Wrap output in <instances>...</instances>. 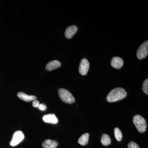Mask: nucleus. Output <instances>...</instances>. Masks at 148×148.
Returning a JSON list of instances; mask_svg holds the SVG:
<instances>
[{
    "label": "nucleus",
    "instance_id": "obj_1",
    "mask_svg": "<svg viewBox=\"0 0 148 148\" xmlns=\"http://www.w3.org/2000/svg\"><path fill=\"white\" fill-rule=\"evenodd\" d=\"M127 92L123 88H116L111 90L107 95V101L110 103L116 102L125 98Z\"/></svg>",
    "mask_w": 148,
    "mask_h": 148
},
{
    "label": "nucleus",
    "instance_id": "obj_2",
    "mask_svg": "<svg viewBox=\"0 0 148 148\" xmlns=\"http://www.w3.org/2000/svg\"><path fill=\"white\" fill-rule=\"evenodd\" d=\"M133 123L139 132L143 133L145 131L147 128L145 120L140 115H136L133 118Z\"/></svg>",
    "mask_w": 148,
    "mask_h": 148
},
{
    "label": "nucleus",
    "instance_id": "obj_3",
    "mask_svg": "<svg viewBox=\"0 0 148 148\" xmlns=\"http://www.w3.org/2000/svg\"><path fill=\"white\" fill-rule=\"evenodd\" d=\"M58 95L60 99L64 103L71 104L75 102V99L71 92L64 88L58 90Z\"/></svg>",
    "mask_w": 148,
    "mask_h": 148
},
{
    "label": "nucleus",
    "instance_id": "obj_4",
    "mask_svg": "<svg viewBox=\"0 0 148 148\" xmlns=\"http://www.w3.org/2000/svg\"><path fill=\"white\" fill-rule=\"evenodd\" d=\"M148 53V42L146 41L139 47L137 52V56L138 59H142L146 58Z\"/></svg>",
    "mask_w": 148,
    "mask_h": 148
},
{
    "label": "nucleus",
    "instance_id": "obj_5",
    "mask_svg": "<svg viewBox=\"0 0 148 148\" xmlns=\"http://www.w3.org/2000/svg\"><path fill=\"white\" fill-rule=\"evenodd\" d=\"M24 139V135L23 132L20 130H18L14 133L12 140L11 141L10 145L14 147L21 143Z\"/></svg>",
    "mask_w": 148,
    "mask_h": 148
},
{
    "label": "nucleus",
    "instance_id": "obj_6",
    "mask_svg": "<svg viewBox=\"0 0 148 148\" xmlns=\"http://www.w3.org/2000/svg\"><path fill=\"white\" fill-rule=\"evenodd\" d=\"M89 62L86 58H83L80 63L79 71L82 75H85L87 74L89 69Z\"/></svg>",
    "mask_w": 148,
    "mask_h": 148
},
{
    "label": "nucleus",
    "instance_id": "obj_7",
    "mask_svg": "<svg viewBox=\"0 0 148 148\" xmlns=\"http://www.w3.org/2000/svg\"><path fill=\"white\" fill-rule=\"evenodd\" d=\"M123 60L119 57H114L111 60V66L115 69H120L123 66Z\"/></svg>",
    "mask_w": 148,
    "mask_h": 148
},
{
    "label": "nucleus",
    "instance_id": "obj_8",
    "mask_svg": "<svg viewBox=\"0 0 148 148\" xmlns=\"http://www.w3.org/2000/svg\"><path fill=\"white\" fill-rule=\"evenodd\" d=\"M43 121L47 123L56 124L58 122V119L56 116L53 114L45 115L42 117Z\"/></svg>",
    "mask_w": 148,
    "mask_h": 148
},
{
    "label": "nucleus",
    "instance_id": "obj_9",
    "mask_svg": "<svg viewBox=\"0 0 148 148\" xmlns=\"http://www.w3.org/2000/svg\"><path fill=\"white\" fill-rule=\"evenodd\" d=\"M17 95L19 99L25 102H31V101L36 100L37 99V97L35 95H28L26 93L22 92H18Z\"/></svg>",
    "mask_w": 148,
    "mask_h": 148
},
{
    "label": "nucleus",
    "instance_id": "obj_10",
    "mask_svg": "<svg viewBox=\"0 0 148 148\" xmlns=\"http://www.w3.org/2000/svg\"><path fill=\"white\" fill-rule=\"evenodd\" d=\"M77 27L75 25L70 26L66 29L65 32V36L68 39L71 38L77 31Z\"/></svg>",
    "mask_w": 148,
    "mask_h": 148
},
{
    "label": "nucleus",
    "instance_id": "obj_11",
    "mask_svg": "<svg viewBox=\"0 0 148 148\" xmlns=\"http://www.w3.org/2000/svg\"><path fill=\"white\" fill-rule=\"evenodd\" d=\"M61 63L57 60H53L48 63L46 66V69L49 71H51L61 67Z\"/></svg>",
    "mask_w": 148,
    "mask_h": 148
},
{
    "label": "nucleus",
    "instance_id": "obj_12",
    "mask_svg": "<svg viewBox=\"0 0 148 148\" xmlns=\"http://www.w3.org/2000/svg\"><path fill=\"white\" fill-rule=\"evenodd\" d=\"M42 146L44 148H56L58 146V143L55 140L48 139L42 143Z\"/></svg>",
    "mask_w": 148,
    "mask_h": 148
},
{
    "label": "nucleus",
    "instance_id": "obj_13",
    "mask_svg": "<svg viewBox=\"0 0 148 148\" xmlns=\"http://www.w3.org/2000/svg\"><path fill=\"white\" fill-rule=\"evenodd\" d=\"M89 135L88 133H86L82 135L78 140V143L81 145H87L89 139Z\"/></svg>",
    "mask_w": 148,
    "mask_h": 148
},
{
    "label": "nucleus",
    "instance_id": "obj_14",
    "mask_svg": "<svg viewBox=\"0 0 148 148\" xmlns=\"http://www.w3.org/2000/svg\"><path fill=\"white\" fill-rule=\"evenodd\" d=\"M101 143L104 146H108L111 144V140L109 135L104 134L102 135L101 140Z\"/></svg>",
    "mask_w": 148,
    "mask_h": 148
},
{
    "label": "nucleus",
    "instance_id": "obj_15",
    "mask_svg": "<svg viewBox=\"0 0 148 148\" xmlns=\"http://www.w3.org/2000/svg\"><path fill=\"white\" fill-rule=\"evenodd\" d=\"M114 133L116 140L118 141H121L122 139L123 135L120 130L118 127H116L114 130Z\"/></svg>",
    "mask_w": 148,
    "mask_h": 148
},
{
    "label": "nucleus",
    "instance_id": "obj_16",
    "mask_svg": "<svg viewBox=\"0 0 148 148\" xmlns=\"http://www.w3.org/2000/svg\"><path fill=\"white\" fill-rule=\"evenodd\" d=\"M143 92L147 95H148V79H147L143 83Z\"/></svg>",
    "mask_w": 148,
    "mask_h": 148
},
{
    "label": "nucleus",
    "instance_id": "obj_17",
    "mask_svg": "<svg viewBox=\"0 0 148 148\" xmlns=\"http://www.w3.org/2000/svg\"><path fill=\"white\" fill-rule=\"evenodd\" d=\"M128 148H140L138 144L133 142H130L128 145Z\"/></svg>",
    "mask_w": 148,
    "mask_h": 148
},
{
    "label": "nucleus",
    "instance_id": "obj_18",
    "mask_svg": "<svg viewBox=\"0 0 148 148\" xmlns=\"http://www.w3.org/2000/svg\"><path fill=\"white\" fill-rule=\"evenodd\" d=\"M38 108L40 110L44 111L47 109V106L45 104L42 103V104H40Z\"/></svg>",
    "mask_w": 148,
    "mask_h": 148
},
{
    "label": "nucleus",
    "instance_id": "obj_19",
    "mask_svg": "<svg viewBox=\"0 0 148 148\" xmlns=\"http://www.w3.org/2000/svg\"><path fill=\"white\" fill-rule=\"evenodd\" d=\"M40 103L38 101L36 100L34 101H33V103H32V105H33V107L35 108H38L39 106Z\"/></svg>",
    "mask_w": 148,
    "mask_h": 148
}]
</instances>
